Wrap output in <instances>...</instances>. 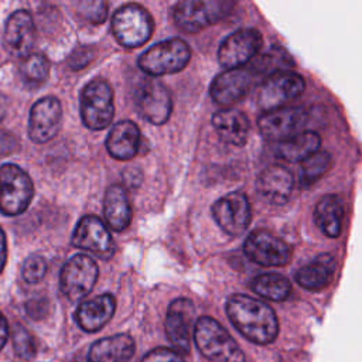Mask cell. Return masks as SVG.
<instances>
[{
    "label": "cell",
    "mask_w": 362,
    "mask_h": 362,
    "mask_svg": "<svg viewBox=\"0 0 362 362\" xmlns=\"http://www.w3.org/2000/svg\"><path fill=\"white\" fill-rule=\"evenodd\" d=\"M25 310H27V314H28L31 318L40 320V318H42V317L47 314V311H48V303H47L45 300H40V298L31 300V301L27 303Z\"/></svg>",
    "instance_id": "obj_38"
},
{
    "label": "cell",
    "mask_w": 362,
    "mask_h": 362,
    "mask_svg": "<svg viewBox=\"0 0 362 362\" xmlns=\"http://www.w3.org/2000/svg\"><path fill=\"white\" fill-rule=\"evenodd\" d=\"M8 338V325L6 317L0 313V351L6 345V341Z\"/></svg>",
    "instance_id": "obj_40"
},
{
    "label": "cell",
    "mask_w": 362,
    "mask_h": 362,
    "mask_svg": "<svg viewBox=\"0 0 362 362\" xmlns=\"http://www.w3.org/2000/svg\"><path fill=\"white\" fill-rule=\"evenodd\" d=\"M17 147H18L17 139L10 132L0 129V157L11 154L13 151H16Z\"/></svg>",
    "instance_id": "obj_37"
},
{
    "label": "cell",
    "mask_w": 362,
    "mask_h": 362,
    "mask_svg": "<svg viewBox=\"0 0 362 362\" xmlns=\"http://www.w3.org/2000/svg\"><path fill=\"white\" fill-rule=\"evenodd\" d=\"M212 124L218 136L228 144L243 146L249 136V120L246 115L238 109L225 107L212 116Z\"/></svg>",
    "instance_id": "obj_25"
},
{
    "label": "cell",
    "mask_w": 362,
    "mask_h": 362,
    "mask_svg": "<svg viewBox=\"0 0 362 362\" xmlns=\"http://www.w3.org/2000/svg\"><path fill=\"white\" fill-rule=\"evenodd\" d=\"M72 245L93 253L102 260H109L115 253V242L106 225L93 215L79 219L72 235Z\"/></svg>",
    "instance_id": "obj_14"
},
{
    "label": "cell",
    "mask_w": 362,
    "mask_h": 362,
    "mask_svg": "<svg viewBox=\"0 0 362 362\" xmlns=\"http://www.w3.org/2000/svg\"><path fill=\"white\" fill-rule=\"evenodd\" d=\"M212 215L225 233L240 236L250 223V204L243 192H229L212 205Z\"/></svg>",
    "instance_id": "obj_13"
},
{
    "label": "cell",
    "mask_w": 362,
    "mask_h": 362,
    "mask_svg": "<svg viewBox=\"0 0 362 362\" xmlns=\"http://www.w3.org/2000/svg\"><path fill=\"white\" fill-rule=\"evenodd\" d=\"M134 352V339L129 334H116L93 342L88 351V362H127Z\"/></svg>",
    "instance_id": "obj_22"
},
{
    "label": "cell",
    "mask_w": 362,
    "mask_h": 362,
    "mask_svg": "<svg viewBox=\"0 0 362 362\" xmlns=\"http://www.w3.org/2000/svg\"><path fill=\"white\" fill-rule=\"evenodd\" d=\"M35 38L33 16L27 10L11 13L6 21L4 47L16 58H25L31 54Z\"/></svg>",
    "instance_id": "obj_19"
},
{
    "label": "cell",
    "mask_w": 362,
    "mask_h": 362,
    "mask_svg": "<svg viewBox=\"0 0 362 362\" xmlns=\"http://www.w3.org/2000/svg\"><path fill=\"white\" fill-rule=\"evenodd\" d=\"M51 64L41 52H31L20 61L18 74L21 79L30 86H38L45 82L49 75Z\"/></svg>",
    "instance_id": "obj_30"
},
{
    "label": "cell",
    "mask_w": 362,
    "mask_h": 362,
    "mask_svg": "<svg viewBox=\"0 0 362 362\" xmlns=\"http://www.w3.org/2000/svg\"><path fill=\"white\" fill-rule=\"evenodd\" d=\"M332 157L328 151L318 150L308 158L301 163L300 167V182L307 187L317 182L329 168H331Z\"/></svg>",
    "instance_id": "obj_31"
},
{
    "label": "cell",
    "mask_w": 362,
    "mask_h": 362,
    "mask_svg": "<svg viewBox=\"0 0 362 362\" xmlns=\"http://www.w3.org/2000/svg\"><path fill=\"white\" fill-rule=\"evenodd\" d=\"M194 341L201 352L214 362H245V354L232 335L215 318L204 315L194 324Z\"/></svg>",
    "instance_id": "obj_2"
},
{
    "label": "cell",
    "mask_w": 362,
    "mask_h": 362,
    "mask_svg": "<svg viewBox=\"0 0 362 362\" xmlns=\"http://www.w3.org/2000/svg\"><path fill=\"white\" fill-rule=\"evenodd\" d=\"M243 252L252 262L264 267L284 266L293 257V249L287 242L263 229L249 233L243 243Z\"/></svg>",
    "instance_id": "obj_10"
},
{
    "label": "cell",
    "mask_w": 362,
    "mask_h": 362,
    "mask_svg": "<svg viewBox=\"0 0 362 362\" xmlns=\"http://www.w3.org/2000/svg\"><path fill=\"white\" fill-rule=\"evenodd\" d=\"M47 273V260L40 256V255H31L25 259L24 264H23V279L30 283V284H35L38 281H41L44 279Z\"/></svg>",
    "instance_id": "obj_34"
},
{
    "label": "cell",
    "mask_w": 362,
    "mask_h": 362,
    "mask_svg": "<svg viewBox=\"0 0 362 362\" xmlns=\"http://www.w3.org/2000/svg\"><path fill=\"white\" fill-rule=\"evenodd\" d=\"M115 116L113 90L107 81L95 78L85 85L81 93V117L90 130L106 129Z\"/></svg>",
    "instance_id": "obj_5"
},
{
    "label": "cell",
    "mask_w": 362,
    "mask_h": 362,
    "mask_svg": "<svg viewBox=\"0 0 362 362\" xmlns=\"http://www.w3.org/2000/svg\"><path fill=\"white\" fill-rule=\"evenodd\" d=\"M305 89L304 78L293 71H274L262 82L257 102L264 112L284 107Z\"/></svg>",
    "instance_id": "obj_8"
},
{
    "label": "cell",
    "mask_w": 362,
    "mask_h": 362,
    "mask_svg": "<svg viewBox=\"0 0 362 362\" xmlns=\"http://www.w3.org/2000/svg\"><path fill=\"white\" fill-rule=\"evenodd\" d=\"M194 314V304L188 298H177L168 305L164 328L168 341L180 354L189 352Z\"/></svg>",
    "instance_id": "obj_17"
},
{
    "label": "cell",
    "mask_w": 362,
    "mask_h": 362,
    "mask_svg": "<svg viewBox=\"0 0 362 362\" xmlns=\"http://www.w3.org/2000/svg\"><path fill=\"white\" fill-rule=\"evenodd\" d=\"M308 113L300 106H284L276 110L264 112L257 119L262 134L270 140L283 141L297 133L305 124Z\"/></svg>",
    "instance_id": "obj_16"
},
{
    "label": "cell",
    "mask_w": 362,
    "mask_h": 362,
    "mask_svg": "<svg viewBox=\"0 0 362 362\" xmlns=\"http://www.w3.org/2000/svg\"><path fill=\"white\" fill-rule=\"evenodd\" d=\"M293 174L283 165L273 164L264 168L256 181L259 195L270 205L286 204L293 192Z\"/></svg>",
    "instance_id": "obj_20"
},
{
    "label": "cell",
    "mask_w": 362,
    "mask_h": 362,
    "mask_svg": "<svg viewBox=\"0 0 362 362\" xmlns=\"http://www.w3.org/2000/svg\"><path fill=\"white\" fill-rule=\"evenodd\" d=\"M141 362H184V358L182 354H180L174 348L158 346L148 351L143 356Z\"/></svg>",
    "instance_id": "obj_36"
},
{
    "label": "cell",
    "mask_w": 362,
    "mask_h": 362,
    "mask_svg": "<svg viewBox=\"0 0 362 362\" xmlns=\"http://www.w3.org/2000/svg\"><path fill=\"white\" fill-rule=\"evenodd\" d=\"M235 3L230 0H184L175 4L173 17L185 33H197L225 18Z\"/></svg>",
    "instance_id": "obj_4"
},
{
    "label": "cell",
    "mask_w": 362,
    "mask_h": 362,
    "mask_svg": "<svg viewBox=\"0 0 362 362\" xmlns=\"http://www.w3.org/2000/svg\"><path fill=\"white\" fill-rule=\"evenodd\" d=\"M139 115L151 124H164L173 110V99L168 88L156 79L144 81L134 96Z\"/></svg>",
    "instance_id": "obj_12"
},
{
    "label": "cell",
    "mask_w": 362,
    "mask_h": 362,
    "mask_svg": "<svg viewBox=\"0 0 362 362\" xmlns=\"http://www.w3.org/2000/svg\"><path fill=\"white\" fill-rule=\"evenodd\" d=\"M7 262V242L4 230L0 228V273L3 272Z\"/></svg>",
    "instance_id": "obj_39"
},
{
    "label": "cell",
    "mask_w": 362,
    "mask_h": 362,
    "mask_svg": "<svg viewBox=\"0 0 362 362\" xmlns=\"http://www.w3.org/2000/svg\"><path fill=\"white\" fill-rule=\"evenodd\" d=\"M34 195L30 175L18 165L7 163L0 165V212L7 216L23 214Z\"/></svg>",
    "instance_id": "obj_7"
},
{
    "label": "cell",
    "mask_w": 362,
    "mask_h": 362,
    "mask_svg": "<svg viewBox=\"0 0 362 362\" xmlns=\"http://www.w3.org/2000/svg\"><path fill=\"white\" fill-rule=\"evenodd\" d=\"M314 219L321 232L328 238H338L342 233L345 205L337 194L324 195L315 205Z\"/></svg>",
    "instance_id": "obj_26"
},
{
    "label": "cell",
    "mask_w": 362,
    "mask_h": 362,
    "mask_svg": "<svg viewBox=\"0 0 362 362\" xmlns=\"http://www.w3.org/2000/svg\"><path fill=\"white\" fill-rule=\"evenodd\" d=\"M255 79V69L235 68L225 69L211 83L209 93L214 102L222 106H230L240 100L250 89Z\"/></svg>",
    "instance_id": "obj_18"
},
{
    "label": "cell",
    "mask_w": 362,
    "mask_h": 362,
    "mask_svg": "<svg viewBox=\"0 0 362 362\" xmlns=\"http://www.w3.org/2000/svg\"><path fill=\"white\" fill-rule=\"evenodd\" d=\"M154 21L151 14L140 4L129 3L117 8L112 18V31L119 44L137 48L151 37Z\"/></svg>",
    "instance_id": "obj_6"
},
{
    "label": "cell",
    "mask_w": 362,
    "mask_h": 362,
    "mask_svg": "<svg viewBox=\"0 0 362 362\" xmlns=\"http://www.w3.org/2000/svg\"><path fill=\"white\" fill-rule=\"evenodd\" d=\"M103 214L107 226L116 232H122L130 225L133 209L127 191L122 184L107 187L103 198Z\"/></svg>",
    "instance_id": "obj_24"
},
{
    "label": "cell",
    "mask_w": 362,
    "mask_h": 362,
    "mask_svg": "<svg viewBox=\"0 0 362 362\" xmlns=\"http://www.w3.org/2000/svg\"><path fill=\"white\" fill-rule=\"evenodd\" d=\"M263 37L256 28H240L229 34L219 45L218 61L226 69L243 68L262 48Z\"/></svg>",
    "instance_id": "obj_11"
},
{
    "label": "cell",
    "mask_w": 362,
    "mask_h": 362,
    "mask_svg": "<svg viewBox=\"0 0 362 362\" xmlns=\"http://www.w3.org/2000/svg\"><path fill=\"white\" fill-rule=\"evenodd\" d=\"M141 134L134 122L122 120L112 126L107 139V153L116 160H130L139 153Z\"/></svg>",
    "instance_id": "obj_23"
},
{
    "label": "cell",
    "mask_w": 362,
    "mask_h": 362,
    "mask_svg": "<svg viewBox=\"0 0 362 362\" xmlns=\"http://www.w3.org/2000/svg\"><path fill=\"white\" fill-rule=\"evenodd\" d=\"M116 300L112 294H100L82 301L75 311V321L85 332L100 331L113 317Z\"/></svg>",
    "instance_id": "obj_21"
},
{
    "label": "cell",
    "mask_w": 362,
    "mask_h": 362,
    "mask_svg": "<svg viewBox=\"0 0 362 362\" xmlns=\"http://www.w3.org/2000/svg\"><path fill=\"white\" fill-rule=\"evenodd\" d=\"M62 120V106L55 96H45L37 100L28 117V136L37 143L42 144L54 139L59 129Z\"/></svg>",
    "instance_id": "obj_15"
},
{
    "label": "cell",
    "mask_w": 362,
    "mask_h": 362,
    "mask_svg": "<svg viewBox=\"0 0 362 362\" xmlns=\"http://www.w3.org/2000/svg\"><path fill=\"white\" fill-rule=\"evenodd\" d=\"M225 308L232 325L249 341L267 345L276 339L279 321L266 303L246 294H233L228 298Z\"/></svg>",
    "instance_id": "obj_1"
},
{
    "label": "cell",
    "mask_w": 362,
    "mask_h": 362,
    "mask_svg": "<svg viewBox=\"0 0 362 362\" xmlns=\"http://www.w3.org/2000/svg\"><path fill=\"white\" fill-rule=\"evenodd\" d=\"M335 273V260L331 255H320L311 263L300 267L296 273V281L311 291L327 287Z\"/></svg>",
    "instance_id": "obj_27"
},
{
    "label": "cell",
    "mask_w": 362,
    "mask_h": 362,
    "mask_svg": "<svg viewBox=\"0 0 362 362\" xmlns=\"http://www.w3.org/2000/svg\"><path fill=\"white\" fill-rule=\"evenodd\" d=\"M99 276L96 262L82 253L72 256L61 269V291L69 301L85 298L93 288Z\"/></svg>",
    "instance_id": "obj_9"
},
{
    "label": "cell",
    "mask_w": 362,
    "mask_h": 362,
    "mask_svg": "<svg viewBox=\"0 0 362 362\" xmlns=\"http://www.w3.org/2000/svg\"><path fill=\"white\" fill-rule=\"evenodd\" d=\"M321 137L313 130L300 132L283 141H279L277 156L290 163H303L320 150Z\"/></svg>",
    "instance_id": "obj_28"
},
{
    "label": "cell",
    "mask_w": 362,
    "mask_h": 362,
    "mask_svg": "<svg viewBox=\"0 0 362 362\" xmlns=\"http://www.w3.org/2000/svg\"><path fill=\"white\" fill-rule=\"evenodd\" d=\"M78 13L92 24H102L107 17V3L103 0L81 1L78 4Z\"/></svg>",
    "instance_id": "obj_33"
},
{
    "label": "cell",
    "mask_w": 362,
    "mask_h": 362,
    "mask_svg": "<svg viewBox=\"0 0 362 362\" xmlns=\"http://www.w3.org/2000/svg\"><path fill=\"white\" fill-rule=\"evenodd\" d=\"M13 346L14 352L23 359H31L37 354L33 335L21 324H16L13 328Z\"/></svg>",
    "instance_id": "obj_32"
},
{
    "label": "cell",
    "mask_w": 362,
    "mask_h": 362,
    "mask_svg": "<svg viewBox=\"0 0 362 362\" xmlns=\"http://www.w3.org/2000/svg\"><path fill=\"white\" fill-rule=\"evenodd\" d=\"M191 58L189 45L181 38L157 42L139 58V68L150 76H161L182 71Z\"/></svg>",
    "instance_id": "obj_3"
},
{
    "label": "cell",
    "mask_w": 362,
    "mask_h": 362,
    "mask_svg": "<svg viewBox=\"0 0 362 362\" xmlns=\"http://www.w3.org/2000/svg\"><path fill=\"white\" fill-rule=\"evenodd\" d=\"M6 110H7V100H6V96L0 93V122L6 116Z\"/></svg>",
    "instance_id": "obj_41"
},
{
    "label": "cell",
    "mask_w": 362,
    "mask_h": 362,
    "mask_svg": "<svg viewBox=\"0 0 362 362\" xmlns=\"http://www.w3.org/2000/svg\"><path fill=\"white\" fill-rule=\"evenodd\" d=\"M96 49L92 45H81L75 48L68 57V65L74 71H79L88 66L95 58Z\"/></svg>",
    "instance_id": "obj_35"
},
{
    "label": "cell",
    "mask_w": 362,
    "mask_h": 362,
    "mask_svg": "<svg viewBox=\"0 0 362 362\" xmlns=\"http://www.w3.org/2000/svg\"><path fill=\"white\" fill-rule=\"evenodd\" d=\"M252 290L263 298L272 301H283L291 293V283L281 274L264 273L256 276L250 283Z\"/></svg>",
    "instance_id": "obj_29"
}]
</instances>
